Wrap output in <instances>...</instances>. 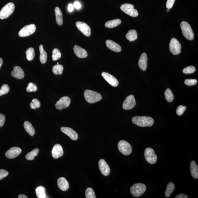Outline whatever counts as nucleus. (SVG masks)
<instances>
[{
  "mask_svg": "<svg viewBox=\"0 0 198 198\" xmlns=\"http://www.w3.org/2000/svg\"><path fill=\"white\" fill-rule=\"evenodd\" d=\"M61 57V54L59 50L55 48L52 51V59L53 61H55L58 60Z\"/></svg>",
  "mask_w": 198,
  "mask_h": 198,
  "instance_id": "nucleus-36",
  "label": "nucleus"
},
{
  "mask_svg": "<svg viewBox=\"0 0 198 198\" xmlns=\"http://www.w3.org/2000/svg\"><path fill=\"white\" fill-rule=\"evenodd\" d=\"M74 6L72 4H70L68 6V9L69 11L70 12H72L74 10Z\"/></svg>",
  "mask_w": 198,
  "mask_h": 198,
  "instance_id": "nucleus-49",
  "label": "nucleus"
},
{
  "mask_svg": "<svg viewBox=\"0 0 198 198\" xmlns=\"http://www.w3.org/2000/svg\"><path fill=\"white\" fill-rule=\"evenodd\" d=\"M132 122L136 125L146 127L152 126L154 120L150 117L136 116L132 118Z\"/></svg>",
  "mask_w": 198,
  "mask_h": 198,
  "instance_id": "nucleus-1",
  "label": "nucleus"
},
{
  "mask_svg": "<svg viewBox=\"0 0 198 198\" xmlns=\"http://www.w3.org/2000/svg\"><path fill=\"white\" fill-rule=\"evenodd\" d=\"M51 153L53 157L55 159H57L59 157H62L63 155L62 147L59 144H56L54 146Z\"/></svg>",
  "mask_w": 198,
  "mask_h": 198,
  "instance_id": "nucleus-18",
  "label": "nucleus"
},
{
  "mask_svg": "<svg viewBox=\"0 0 198 198\" xmlns=\"http://www.w3.org/2000/svg\"><path fill=\"white\" fill-rule=\"evenodd\" d=\"M63 70V65L60 64H57L55 65L52 68L53 72L55 75L62 74Z\"/></svg>",
  "mask_w": 198,
  "mask_h": 198,
  "instance_id": "nucleus-34",
  "label": "nucleus"
},
{
  "mask_svg": "<svg viewBox=\"0 0 198 198\" xmlns=\"http://www.w3.org/2000/svg\"><path fill=\"white\" fill-rule=\"evenodd\" d=\"M36 193L38 198H46L47 196L46 194L45 188L42 186H39L36 188Z\"/></svg>",
  "mask_w": 198,
  "mask_h": 198,
  "instance_id": "nucleus-28",
  "label": "nucleus"
},
{
  "mask_svg": "<svg viewBox=\"0 0 198 198\" xmlns=\"http://www.w3.org/2000/svg\"><path fill=\"white\" fill-rule=\"evenodd\" d=\"M175 189V184L172 182H169L167 184L165 195L167 197H170Z\"/></svg>",
  "mask_w": 198,
  "mask_h": 198,
  "instance_id": "nucleus-31",
  "label": "nucleus"
},
{
  "mask_svg": "<svg viewBox=\"0 0 198 198\" xmlns=\"http://www.w3.org/2000/svg\"><path fill=\"white\" fill-rule=\"evenodd\" d=\"M136 105V101L133 95L128 96L125 99L123 104V107L125 110H130L133 108Z\"/></svg>",
  "mask_w": 198,
  "mask_h": 198,
  "instance_id": "nucleus-11",
  "label": "nucleus"
},
{
  "mask_svg": "<svg viewBox=\"0 0 198 198\" xmlns=\"http://www.w3.org/2000/svg\"><path fill=\"white\" fill-rule=\"evenodd\" d=\"M59 63H57V64H59Z\"/></svg>",
  "mask_w": 198,
  "mask_h": 198,
  "instance_id": "nucleus-53",
  "label": "nucleus"
},
{
  "mask_svg": "<svg viewBox=\"0 0 198 198\" xmlns=\"http://www.w3.org/2000/svg\"><path fill=\"white\" fill-rule=\"evenodd\" d=\"M24 126L25 129L27 132L30 135L34 136L35 134V131L32 124L28 121H26L24 122Z\"/></svg>",
  "mask_w": 198,
  "mask_h": 198,
  "instance_id": "nucleus-26",
  "label": "nucleus"
},
{
  "mask_svg": "<svg viewBox=\"0 0 198 198\" xmlns=\"http://www.w3.org/2000/svg\"><path fill=\"white\" fill-rule=\"evenodd\" d=\"M3 63V59L1 58H0V68H1V67L2 66V65Z\"/></svg>",
  "mask_w": 198,
  "mask_h": 198,
  "instance_id": "nucleus-51",
  "label": "nucleus"
},
{
  "mask_svg": "<svg viewBox=\"0 0 198 198\" xmlns=\"http://www.w3.org/2000/svg\"><path fill=\"white\" fill-rule=\"evenodd\" d=\"M26 59L28 61H32L34 59L35 53H34V48L30 47L26 51Z\"/></svg>",
  "mask_w": 198,
  "mask_h": 198,
  "instance_id": "nucleus-35",
  "label": "nucleus"
},
{
  "mask_svg": "<svg viewBox=\"0 0 198 198\" xmlns=\"http://www.w3.org/2000/svg\"><path fill=\"white\" fill-rule=\"evenodd\" d=\"M196 68L195 67L193 66H189L184 68L183 70V72L184 74H190L195 72L196 71Z\"/></svg>",
  "mask_w": 198,
  "mask_h": 198,
  "instance_id": "nucleus-40",
  "label": "nucleus"
},
{
  "mask_svg": "<svg viewBox=\"0 0 198 198\" xmlns=\"http://www.w3.org/2000/svg\"><path fill=\"white\" fill-rule=\"evenodd\" d=\"M118 147L119 151L123 155H128L132 152L131 146L127 142L124 140H122L119 142Z\"/></svg>",
  "mask_w": 198,
  "mask_h": 198,
  "instance_id": "nucleus-6",
  "label": "nucleus"
},
{
  "mask_svg": "<svg viewBox=\"0 0 198 198\" xmlns=\"http://www.w3.org/2000/svg\"><path fill=\"white\" fill-rule=\"evenodd\" d=\"M39 152V150L38 148L33 150L32 151L27 154L26 156V158L28 160H33L34 157L38 155Z\"/></svg>",
  "mask_w": 198,
  "mask_h": 198,
  "instance_id": "nucleus-32",
  "label": "nucleus"
},
{
  "mask_svg": "<svg viewBox=\"0 0 198 198\" xmlns=\"http://www.w3.org/2000/svg\"><path fill=\"white\" fill-rule=\"evenodd\" d=\"M9 86L7 84H3L2 86L1 89H0V96L6 95L9 91Z\"/></svg>",
  "mask_w": 198,
  "mask_h": 198,
  "instance_id": "nucleus-39",
  "label": "nucleus"
},
{
  "mask_svg": "<svg viewBox=\"0 0 198 198\" xmlns=\"http://www.w3.org/2000/svg\"><path fill=\"white\" fill-rule=\"evenodd\" d=\"M186 107L185 106H183L182 105H180L177 108L176 112L178 116H181L183 114L184 111L186 110Z\"/></svg>",
  "mask_w": 198,
  "mask_h": 198,
  "instance_id": "nucleus-42",
  "label": "nucleus"
},
{
  "mask_svg": "<svg viewBox=\"0 0 198 198\" xmlns=\"http://www.w3.org/2000/svg\"><path fill=\"white\" fill-rule=\"evenodd\" d=\"M102 76L107 82L113 87H116L118 86V80L112 75L108 73L103 72L102 73Z\"/></svg>",
  "mask_w": 198,
  "mask_h": 198,
  "instance_id": "nucleus-14",
  "label": "nucleus"
},
{
  "mask_svg": "<svg viewBox=\"0 0 198 198\" xmlns=\"http://www.w3.org/2000/svg\"><path fill=\"white\" fill-rule=\"evenodd\" d=\"M61 130L63 133L68 136L71 139L74 141L77 140L78 138V134L72 128L68 127H62Z\"/></svg>",
  "mask_w": 198,
  "mask_h": 198,
  "instance_id": "nucleus-15",
  "label": "nucleus"
},
{
  "mask_svg": "<svg viewBox=\"0 0 198 198\" xmlns=\"http://www.w3.org/2000/svg\"><path fill=\"white\" fill-rule=\"evenodd\" d=\"M5 119V115L0 113V127H1L4 124Z\"/></svg>",
  "mask_w": 198,
  "mask_h": 198,
  "instance_id": "nucleus-46",
  "label": "nucleus"
},
{
  "mask_svg": "<svg viewBox=\"0 0 198 198\" xmlns=\"http://www.w3.org/2000/svg\"><path fill=\"white\" fill-rule=\"evenodd\" d=\"M190 172L192 176L194 178H198V166L194 161H192L190 164Z\"/></svg>",
  "mask_w": 198,
  "mask_h": 198,
  "instance_id": "nucleus-24",
  "label": "nucleus"
},
{
  "mask_svg": "<svg viewBox=\"0 0 198 198\" xmlns=\"http://www.w3.org/2000/svg\"><path fill=\"white\" fill-rule=\"evenodd\" d=\"M137 37V32L135 30H130L126 34L127 39L130 42L135 41Z\"/></svg>",
  "mask_w": 198,
  "mask_h": 198,
  "instance_id": "nucleus-30",
  "label": "nucleus"
},
{
  "mask_svg": "<svg viewBox=\"0 0 198 198\" xmlns=\"http://www.w3.org/2000/svg\"><path fill=\"white\" fill-rule=\"evenodd\" d=\"M15 9V5L12 2L7 3L0 11V19L1 20L8 18L12 14Z\"/></svg>",
  "mask_w": 198,
  "mask_h": 198,
  "instance_id": "nucleus-4",
  "label": "nucleus"
},
{
  "mask_svg": "<svg viewBox=\"0 0 198 198\" xmlns=\"http://www.w3.org/2000/svg\"><path fill=\"white\" fill-rule=\"evenodd\" d=\"M74 53L79 58H85L87 57V51L79 46L75 45L74 48Z\"/></svg>",
  "mask_w": 198,
  "mask_h": 198,
  "instance_id": "nucleus-21",
  "label": "nucleus"
},
{
  "mask_svg": "<svg viewBox=\"0 0 198 198\" xmlns=\"http://www.w3.org/2000/svg\"><path fill=\"white\" fill-rule=\"evenodd\" d=\"M144 155L146 160L149 164H153L157 162V156L156 155L154 151L151 148H147L145 150Z\"/></svg>",
  "mask_w": 198,
  "mask_h": 198,
  "instance_id": "nucleus-8",
  "label": "nucleus"
},
{
  "mask_svg": "<svg viewBox=\"0 0 198 198\" xmlns=\"http://www.w3.org/2000/svg\"><path fill=\"white\" fill-rule=\"evenodd\" d=\"M99 165L100 171L104 176H108L110 173V168L104 160L102 159L99 161Z\"/></svg>",
  "mask_w": 198,
  "mask_h": 198,
  "instance_id": "nucleus-16",
  "label": "nucleus"
},
{
  "mask_svg": "<svg viewBox=\"0 0 198 198\" xmlns=\"http://www.w3.org/2000/svg\"><path fill=\"white\" fill-rule=\"evenodd\" d=\"M9 172L7 171L4 170V169H1L0 170V180H2L3 179L6 177L8 176Z\"/></svg>",
  "mask_w": 198,
  "mask_h": 198,
  "instance_id": "nucleus-44",
  "label": "nucleus"
},
{
  "mask_svg": "<svg viewBox=\"0 0 198 198\" xmlns=\"http://www.w3.org/2000/svg\"><path fill=\"white\" fill-rule=\"evenodd\" d=\"M176 0H167L166 3V7L168 9H170L173 6Z\"/></svg>",
  "mask_w": 198,
  "mask_h": 198,
  "instance_id": "nucleus-45",
  "label": "nucleus"
},
{
  "mask_svg": "<svg viewBox=\"0 0 198 198\" xmlns=\"http://www.w3.org/2000/svg\"><path fill=\"white\" fill-rule=\"evenodd\" d=\"M18 198H28V197L24 195H19Z\"/></svg>",
  "mask_w": 198,
  "mask_h": 198,
  "instance_id": "nucleus-50",
  "label": "nucleus"
},
{
  "mask_svg": "<svg viewBox=\"0 0 198 198\" xmlns=\"http://www.w3.org/2000/svg\"><path fill=\"white\" fill-rule=\"evenodd\" d=\"M183 34L186 39L190 40H193L194 34L191 26L188 23L186 22H182L180 24Z\"/></svg>",
  "mask_w": 198,
  "mask_h": 198,
  "instance_id": "nucleus-3",
  "label": "nucleus"
},
{
  "mask_svg": "<svg viewBox=\"0 0 198 198\" xmlns=\"http://www.w3.org/2000/svg\"><path fill=\"white\" fill-rule=\"evenodd\" d=\"M11 75L13 77L17 79H22L24 77L25 74L24 71L20 67L15 66L13 70L11 72Z\"/></svg>",
  "mask_w": 198,
  "mask_h": 198,
  "instance_id": "nucleus-19",
  "label": "nucleus"
},
{
  "mask_svg": "<svg viewBox=\"0 0 198 198\" xmlns=\"http://www.w3.org/2000/svg\"><path fill=\"white\" fill-rule=\"evenodd\" d=\"M107 47L109 49L116 52H120L122 51V48L118 43L110 40H107L106 41Z\"/></svg>",
  "mask_w": 198,
  "mask_h": 198,
  "instance_id": "nucleus-20",
  "label": "nucleus"
},
{
  "mask_svg": "<svg viewBox=\"0 0 198 198\" xmlns=\"http://www.w3.org/2000/svg\"><path fill=\"white\" fill-rule=\"evenodd\" d=\"M176 198H188V197L187 195L185 194L181 193L179 194L176 197Z\"/></svg>",
  "mask_w": 198,
  "mask_h": 198,
  "instance_id": "nucleus-47",
  "label": "nucleus"
},
{
  "mask_svg": "<svg viewBox=\"0 0 198 198\" xmlns=\"http://www.w3.org/2000/svg\"><path fill=\"white\" fill-rule=\"evenodd\" d=\"M165 97L167 102L169 103L172 102L174 100V95L172 90L169 88H167L165 92Z\"/></svg>",
  "mask_w": 198,
  "mask_h": 198,
  "instance_id": "nucleus-33",
  "label": "nucleus"
},
{
  "mask_svg": "<svg viewBox=\"0 0 198 198\" xmlns=\"http://www.w3.org/2000/svg\"><path fill=\"white\" fill-rule=\"evenodd\" d=\"M37 90V86L32 83H30L26 88V91L28 92H35Z\"/></svg>",
  "mask_w": 198,
  "mask_h": 198,
  "instance_id": "nucleus-41",
  "label": "nucleus"
},
{
  "mask_svg": "<svg viewBox=\"0 0 198 198\" xmlns=\"http://www.w3.org/2000/svg\"><path fill=\"white\" fill-rule=\"evenodd\" d=\"M76 25L79 30L84 35L88 37L91 35V29H90V27L86 23L77 22H76Z\"/></svg>",
  "mask_w": 198,
  "mask_h": 198,
  "instance_id": "nucleus-13",
  "label": "nucleus"
},
{
  "mask_svg": "<svg viewBox=\"0 0 198 198\" xmlns=\"http://www.w3.org/2000/svg\"><path fill=\"white\" fill-rule=\"evenodd\" d=\"M86 198H95L96 196L95 192L92 188H88L86 189L85 192Z\"/></svg>",
  "mask_w": 198,
  "mask_h": 198,
  "instance_id": "nucleus-37",
  "label": "nucleus"
},
{
  "mask_svg": "<svg viewBox=\"0 0 198 198\" xmlns=\"http://www.w3.org/2000/svg\"><path fill=\"white\" fill-rule=\"evenodd\" d=\"M74 6L76 9H79L80 8L81 6L79 2H76L74 4Z\"/></svg>",
  "mask_w": 198,
  "mask_h": 198,
  "instance_id": "nucleus-48",
  "label": "nucleus"
},
{
  "mask_svg": "<svg viewBox=\"0 0 198 198\" xmlns=\"http://www.w3.org/2000/svg\"><path fill=\"white\" fill-rule=\"evenodd\" d=\"M169 47L171 52L173 55H178L181 52V45L176 38H173L171 40Z\"/></svg>",
  "mask_w": 198,
  "mask_h": 198,
  "instance_id": "nucleus-9",
  "label": "nucleus"
},
{
  "mask_svg": "<svg viewBox=\"0 0 198 198\" xmlns=\"http://www.w3.org/2000/svg\"><path fill=\"white\" fill-rule=\"evenodd\" d=\"M57 185L61 190L66 191L69 188V184L66 179L63 177L59 178L57 180Z\"/></svg>",
  "mask_w": 198,
  "mask_h": 198,
  "instance_id": "nucleus-23",
  "label": "nucleus"
},
{
  "mask_svg": "<svg viewBox=\"0 0 198 198\" xmlns=\"http://www.w3.org/2000/svg\"><path fill=\"white\" fill-rule=\"evenodd\" d=\"M39 49L40 52V60L42 64H44L46 62L47 60V53L44 50L43 45H40Z\"/></svg>",
  "mask_w": 198,
  "mask_h": 198,
  "instance_id": "nucleus-27",
  "label": "nucleus"
},
{
  "mask_svg": "<svg viewBox=\"0 0 198 198\" xmlns=\"http://www.w3.org/2000/svg\"><path fill=\"white\" fill-rule=\"evenodd\" d=\"M71 102V99L69 97L67 96L63 97L56 103L55 105L56 108L59 110L67 108L70 106Z\"/></svg>",
  "mask_w": 198,
  "mask_h": 198,
  "instance_id": "nucleus-12",
  "label": "nucleus"
},
{
  "mask_svg": "<svg viewBox=\"0 0 198 198\" xmlns=\"http://www.w3.org/2000/svg\"><path fill=\"white\" fill-rule=\"evenodd\" d=\"M36 29L35 25L34 24L26 25L20 30L18 35L21 37H26L34 34Z\"/></svg>",
  "mask_w": 198,
  "mask_h": 198,
  "instance_id": "nucleus-7",
  "label": "nucleus"
},
{
  "mask_svg": "<svg viewBox=\"0 0 198 198\" xmlns=\"http://www.w3.org/2000/svg\"><path fill=\"white\" fill-rule=\"evenodd\" d=\"M84 95L86 101L91 103L97 102L102 98L100 94L91 90H86Z\"/></svg>",
  "mask_w": 198,
  "mask_h": 198,
  "instance_id": "nucleus-2",
  "label": "nucleus"
},
{
  "mask_svg": "<svg viewBox=\"0 0 198 198\" xmlns=\"http://www.w3.org/2000/svg\"><path fill=\"white\" fill-rule=\"evenodd\" d=\"M56 22L57 23L61 26L63 24V16L62 11L59 7H56L55 9Z\"/></svg>",
  "mask_w": 198,
  "mask_h": 198,
  "instance_id": "nucleus-25",
  "label": "nucleus"
},
{
  "mask_svg": "<svg viewBox=\"0 0 198 198\" xmlns=\"http://www.w3.org/2000/svg\"><path fill=\"white\" fill-rule=\"evenodd\" d=\"M30 107L32 109H35L39 108L40 107V103L39 100L37 99H33L32 102L30 103Z\"/></svg>",
  "mask_w": 198,
  "mask_h": 198,
  "instance_id": "nucleus-38",
  "label": "nucleus"
},
{
  "mask_svg": "<svg viewBox=\"0 0 198 198\" xmlns=\"http://www.w3.org/2000/svg\"><path fill=\"white\" fill-rule=\"evenodd\" d=\"M197 83V80L195 79H187L184 81V83L188 86L195 85Z\"/></svg>",
  "mask_w": 198,
  "mask_h": 198,
  "instance_id": "nucleus-43",
  "label": "nucleus"
},
{
  "mask_svg": "<svg viewBox=\"0 0 198 198\" xmlns=\"http://www.w3.org/2000/svg\"><path fill=\"white\" fill-rule=\"evenodd\" d=\"M22 149L20 147H11L5 153L7 158L13 159L16 158L22 152Z\"/></svg>",
  "mask_w": 198,
  "mask_h": 198,
  "instance_id": "nucleus-17",
  "label": "nucleus"
},
{
  "mask_svg": "<svg viewBox=\"0 0 198 198\" xmlns=\"http://www.w3.org/2000/svg\"><path fill=\"white\" fill-rule=\"evenodd\" d=\"M122 22L120 19H116L111 21H107L105 24V26L109 28L115 27L120 25Z\"/></svg>",
  "mask_w": 198,
  "mask_h": 198,
  "instance_id": "nucleus-29",
  "label": "nucleus"
},
{
  "mask_svg": "<svg viewBox=\"0 0 198 198\" xmlns=\"http://www.w3.org/2000/svg\"><path fill=\"white\" fill-rule=\"evenodd\" d=\"M147 187L145 184L142 183H137L134 184L130 188V190L131 195L134 197H139L145 193Z\"/></svg>",
  "mask_w": 198,
  "mask_h": 198,
  "instance_id": "nucleus-5",
  "label": "nucleus"
},
{
  "mask_svg": "<svg viewBox=\"0 0 198 198\" xmlns=\"http://www.w3.org/2000/svg\"><path fill=\"white\" fill-rule=\"evenodd\" d=\"M134 7V5L132 4L125 3L121 6L120 9L123 11L129 16L136 17L138 16V11Z\"/></svg>",
  "mask_w": 198,
  "mask_h": 198,
  "instance_id": "nucleus-10",
  "label": "nucleus"
},
{
  "mask_svg": "<svg viewBox=\"0 0 198 198\" xmlns=\"http://www.w3.org/2000/svg\"><path fill=\"white\" fill-rule=\"evenodd\" d=\"M147 57L146 53H144L142 54L140 57L138 65L140 69L143 71L147 70Z\"/></svg>",
  "mask_w": 198,
  "mask_h": 198,
  "instance_id": "nucleus-22",
  "label": "nucleus"
},
{
  "mask_svg": "<svg viewBox=\"0 0 198 198\" xmlns=\"http://www.w3.org/2000/svg\"><path fill=\"white\" fill-rule=\"evenodd\" d=\"M170 11V9H167V11Z\"/></svg>",
  "mask_w": 198,
  "mask_h": 198,
  "instance_id": "nucleus-52",
  "label": "nucleus"
}]
</instances>
